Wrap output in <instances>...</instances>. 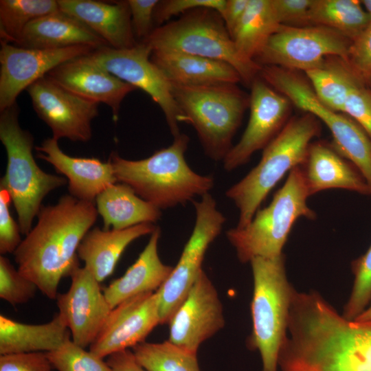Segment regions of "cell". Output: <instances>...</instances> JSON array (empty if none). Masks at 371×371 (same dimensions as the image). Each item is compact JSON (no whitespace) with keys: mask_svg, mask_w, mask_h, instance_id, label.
<instances>
[{"mask_svg":"<svg viewBox=\"0 0 371 371\" xmlns=\"http://www.w3.org/2000/svg\"><path fill=\"white\" fill-rule=\"evenodd\" d=\"M278 371H371V320H350L318 292L293 291Z\"/></svg>","mask_w":371,"mask_h":371,"instance_id":"cell-1","label":"cell"},{"mask_svg":"<svg viewBox=\"0 0 371 371\" xmlns=\"http://www.w3.org/2000/svg\"><path fill=\"white\" fill-rule=\"evenodd\" d=\"M98 215L94 203L70 194L54 205H43L36 225L13 253L18 271L56 300L61 279L79 267L78 248Z\"/></svg>","mask_w":371,"mask_h":371,"instance_id":"cell-2","label":"cell"},{"mask_svg":"<svg viewBox=\"0 0 371 371\" xmlns=\"http://www.w3.org/2000/svg\"><path fill=\"white\" fill-rule=\"evenodd\" d=\"M189 140L186 134L180 133L170 146L147 158L129 160L112 152L109 161L117 182L129 186L157 208L184 205L196 196L209 193L214 184L213 177L199 175L188 165L185 153Z\"/></svg>","mask_w":371,"mask_h":371,"instance_id":"cell-3","label":"cell"},{"mask_svg":"<svg viewBox=\"0 0 371 371\" xmlns=\"http://www.w3.org/2000/svg\"><path fill=\"white\" fill-rule=\"evenodd\" d=\"M319 131L317 120L310 113L292 118L263 149L259 163L226 191L239 212L236 227L247 225L283 176L304 163L311 141Z\"/></svg>","mask_w":371,"mask_h":371,"instance_id":"cell-4","label":"cell"},{"mask_svg":"<svg viewBox=\"0 0 371 371\" xmlns=\"http://www.w3.org/2000/svg\"><path fill=\"white\" fill-rule=\"evenodd\" d=\"M19 115L16 103L0 113V140L7 154L6 170L0 180V188L10 195L21 234L27 235L44 198L66 185L67 180L45 172L37 165L32 153L33 136L21 127Z\"/></svg>","mask_w":371,"mask_h":371,"instance_id":"cell-5","label":"cell"},{"mask_svg":"<svg viewBox=\"0 0 371 371\" xmlns=\"http://www.w3.org/2000/svg\"><path fill=\"white\" fill-rule=\"evenodd\" d=\"M170 85L181 122L194 127L208 157L223 161L233 146L232 139L249 106V97L236 84Z\"/></svg>","mask_w":371,"mask_h":371,"instance_id":"cell-6","label":"cell"},{"mask_svg":"<svg viewBox=\"0 0 371 371\" xmlns=\"http://www.w3.org/2000/svg\"><path fill=\"white\" fill-rule=\"evenodd\" d=\"M310 196L301 166L293 168L270 204L258 210L250 223L226 232V237L242 263L256 257L273 258L282 249L295 221L314 219L315 212L307 205Z\"/></svg>","mask_w":371,"mask_h":371,"instance_id":"cell-7","label":"cell"},{"mask_svg":"<svg viewBox=\"0 0 371 371\" xmlns=\"http://www.w3.org/2000/svg\"><path fill=\"white\" fill-rule=\"evenodd\" d=\"M249 263L254 291L249 346L260 353L261 371H278V355L286 333L294 288L287 278L283 254L273 258L256 257Z\"/></svg>","mask_w":371,"mask_h":371,"instance_id":"cell-8","label":"cell"},{"mask_svg":"<svg viewBox=\"0 0 371 371\" xmlns=\"http://www.w3.org/2000/svg\"><path fill=\"white\" fill-rule=\"evenodd\" d=\"M152 51H173L226 62L251 85L262 66L238 52L222 16L215 10L197 8L154 29L144 41Z\"/></svg>","mask_w":371,"mask_h":371,"instance_id":"cell-9","label":"cell"},{"mask_svg":"<svg viewBox=\"0 0 371 371\" xmlns=\"http://www.w3.org/2000/svg\"><path fill=\"white\" fill-rule=\"evenodd\" d=\"M195 223L182 254L166 282L156 291L160 324H168L203 271L202 264L210 245L220 234L225 216L217 209L214 197L207 193L192 201Z\"/></svg>","mask_w":371,"mask_h":371,"instance_id":"cell-10","label":"cell"},{"mask_svg":"<svg viewBox=\"0 0 371 371\" xmlns=\"http://www.w3.org/2000/svg\"><path fill=\"white\" fill-rule=\"evenodd\" d=\"M351 42L341 33L324 26L281 25L254 61L261 66L305 72L322 66L328 56L347 63Z\"/></svg>","mask_w":371,"mask_h":371,"instance_id":"cell-11","label":"cell"},{"mask_svg":"<svg viewBox=\"0 0 371 371\" xmlns=\"http://www.w3.org/2000/svg\"><path fill=\"white\" fill-rule=\"evenodd\" d=\"M260 78L298 108L324 122L333 136V147L344 157L353 160L367 150L369 138L363 128L344 113L322 103L311 85L289 69L262 66Z\"/></svg>","mask_w":371,"mask_h":371,"instance_id":"cell-12","label":"cell"},{"mask_svg":"<svg viewBox=\"0 0 371 371\" xmlns=\"http://www.w3.org/2000/svg\"><path fill=\"white\" fill-rule=\"evenodd\" d=\"M151 53L148 44L138 42L127 49L102 47L88 56L117 78L146 93L161 108L175 137L181 133L179 124L182 122V114L173 98L170 83L151 61Z\"/></svg>","mask_w":371,"mask_h":371,"instance_id":"cell-13","label":"cell"},{"mask_svg":"<svg viewBox=\"0 0 371 371\" xmlns=\"http://www.w3.org/2000/svg\"><path fill=\"white\" fill-rule=\"evenodd\" d=\"M27 91L37 115L50 128L52 138L80 142L91 139V122L98 115V103L71 92L47 75Z\"/></svg>","mask_w":371,"mask_h":371,"instance_id":"cell-14","label":"cell"},{"mask_svg":"<svg viewBox=\"0 0 371 371\" xmlns=\"http://www.w3.org/2000/svg\"><path fill=\"white\" fill-rule=\"evenodd\" d=\"M95 49L87 45L32 49L1 42L0 111L16 103V98L24 89L55 67Z\"/></svg>","mask_w":371,"mask_h":371,"instance_id":"cell-15","label":"cell"},{"mask_svg":"<svg viewBox=\"0 0 371 371\" xmlns=\"http://www.w3.org/2000/svg\"><path fill=\"white\" fill-rule=\"evenodd\" d=\"M168 324V341L194 353L224 327L222 302L203 270Z\"/></svg>","mask_w":371,"mask_h":371,"instance_id":"cell-16","label":"cell"},{"mask_svg":"<svg viewBox=\"0 0 371 371\" xmlns=\"http://www.w3.org/2000/svg\"><path fill=\"white\" fill-rule=\"evenodd\" d=\"M289 102L261 78L253 81L249 122L240 139L223 160L225 170L232 171L247 164L255 152L264 149L280 132L286 124Z\"/></svg>","mask_w":371,"mask_h":371,"instance_id":"cell-17","label":"cell"},{"mask_svg":"<svg viewBox=\"0 0 371 371\" xmlns=\"http://www.w3.org/2000/svg\"><path fill=\"white\" fill-rule=\"evenodd\" d=\"M69 277L71 286L67 292L58 294L56 304L71 340L85 348L96 339L112 308L100 282L85 267H76Z\"/></svg>","mask_w":371,"mask_h":371,"instance_id":"cell-18","label":"cell"},{"mask_svg":"<svg viewBox=\"0 0 371 371\" xmlns=\"http://www.w3.org/2000/svg\"><path fill=\"white\" fill-rule=\"evenodd\" d=\"M159 324L157 292L133 297L111 311L89 350L104 359L144 342Z\"/></svg>","mask_w":371,"mask_h":371,"instance_id":"cell-19","label":"cell"},{"mask_svg":"<svg viewBox=\"0 0 371 371\" xmlns=\"http://www.w3.org/2000/svg\"><path fill=\"white\" fill-rule=\"evenodd\" d=\"M88 55L60 65L47 76L85 99L108 105L111 109L113 119L116 122L122 100L137 89L98 65Z\"/></svg>","mask_w":371,"mask_h":371,"instance_id":"cell-20","label":"cell"},{"mask_svg":"<svg viewBox=\"0 0 371 371\" xmlns=\"http://www.w3.org/2000/svg\"><path fill=\"white\" fill-rule=\"evenodd\" d=\"M37 157L54 166L68 181L69 194L77 199L94 202L96 197L117 182L111 162L95 157H76L65 153L58 140L45 139L35 147Z\"/></svg>","mask_w":371,"mask_h":371,"instance_id":"cell-21","label":"cell"},{"mask_svg":"<svg viewBox=\"0 0 371 371\" xmlns=\"http://www.w3.org/2000/svg\"><path fill=\"white\" fill-rule=\"evenodd\" d=\"M301 168L310 196L332 188L371 195L370 187L356 166L324 142L311 143Z\"/></svg>","mask_w":371,"mask_h":371,"instance_id":"cell-22","label":"cell"},{"mask_svg":"<svg viewBox=\"0 0 371 371\" xmlns=\"http://www.w3.org/2000/svg\"><path fill=\"white\" fill-rule=\"evenodd\" d=\"M59 10L87 25L115 49L137 44L128 1L107 3L93 0H58Z\"/></svg>","mask_w":371,"mask_h":371,"instance_id":"cell-23","label":"cell"},{"mask_svg":"<svg viewBox=\"0 0 371 371\" xmlns=\"http://www.w3.org/2000/svg\"><path fill=\"white\" fill-rule=\"evenodd\" d=\"M160 235L161 229L157 227L135 262L103 290L112 309L133 297L157 291L169 277L173 267L163 263L159 258Z\"/></svg>","mask_w":371,"mask_h":371,"instance_id":"cell-24","label":"cell"},{"mask_svg":"<svg viewBox=\"0 0 371 371\" xmlns=\"http://www.w3.org/2000/svg\"><path fill=\"white\" fill-rule=\"evenodd\" d=\"M151 61L170 84L202 86L242 81L230 64L211 58L173 51H152Z\"/></svg>","mask_w":371,"mask_h":371,"instance_id":"cell-25","label":"cell"},{"mask_svg":"<svg viewBox=\"0 0 371 371\" xmlns=\"http://www.w3.org/2000/svg\"><path fill=\"white\" fill-rule=\"evenodd\" d=\"M157 226L150 223L139 224L124 229L94 227L82 238L78 256L99 282L113 272L126 248L135 240L151 234Z\"/></svg>","mask_w":371,"mask_h":371,"instance_id":"cell-26","label":"cell"},{"mask_svg":"<svg viewBox=\"0 0 371 371\" xmlns=\"http://www.w3.org/2000/svg\"><path fill=\"white\" fill-rule=\"evenodd\" d=\"M76 45L95 49L109 46L81 21L60 10L30 23L17 45L32 49H59Z\"/></svg>","mask_w":371,"mask_h":371,"instance_id":"cell-27","label":"cell"},{"mask_svg":"<svg viewBox=\"0 0 371 371\" xmlns=\"http://www.w3.org/2000/svg\"><path fill=\"white\" fill-rule=\"evenodd\" d=\"M71 339V333L58 313L52 320L32 324L0 315V355L48 352Z\"/></svg>","mask_w":371,"mask_h":371,"instance_id":"cell-28","label":"cell"},{"mask_svg":"<svg viewBox=\"0 0 371 371\" xmlns=\"http://www.w3.org/2000/svg\"><path fill=\"white\" fill-rule=\"evenodd\" d=\"M95 207L103 220L104 229H124L139 224L154 223L161 210L139 197L129 186L117 182L95 199Z\"/></svg>","mask_w":371,"mask_h":371,"instance_id":"cell-29","label":"cell"},{"mask_svg":"<svg viewBox=\"0 0 371 371\" xmlns=\"http://www.w3.org/2000/svg\"><path fill=\"white\" fill-rule=\"evenodd\" d=\"M280 25L272 0H249L232 38L239 54L245 59L254 61Z\"/></svg>","mask_w":371,"mask_h":371,"instance_id":"cell-30","label":"cell"},{"mask_svg":"<svg viewBox=\"0 0 371 371\" xmlns=\"http://www.w3.org/2000/svg\"><path fill=\"white\" fill-rule=\"evenodd\" d=\"M305 74L319 100L331 109L343 113L351 89L363 81L344 60L326 61Z\"/></svg>","mask_w":371,"mask_h":371,"instance_id":"cell-31","label":"cell"},{"mask_svg":"<svg viewBox=\"0 0 371 371\" xmlns=\"http://www.w3.org/2000/svg\"><path fill=\"white\" fill-rule=\"evenodd\" d=\"M309 22L334 30L351 41L370 23L361 1L354 0H313Z\"/></svg>","mask_w":371,"mask_h":371,"instance_id":"cell-32","label":"cell"},{"mask_svg":"<svg viewBox=\"0 0 371 371\" xmlns=\"http://www.w3.org/2000/svg\"><path fill=\"white\" fill-rule=\"evenodd\" d=\"M58 10L55 0H1V42L17 45L30 23Z\"/></svg>","mask_w":371,"mask_h":371,"instance_id":"cell-33","label":"cell"},{"mask_svg":"<svg viewBox=\"0 0 371 371\" xmlns=\"http://www.w3.org/2000/svg\"><path fill=\"white\" fill-rule=\"evenodd\" d=\"M139 364L146 371H201L197 353L168 340L161 343L142 342L132 348Z\"/></svg>","mask_w":371,"mask_h":371,"instance_id":"cell-34","label":"cell"},{"mask_svg":"<svg viewBox=\"0 0 371 371\" xmlns=\"http://www.w3.org/2000/svg\"><path fill=\"white\" fill-rule=\"evenodd\" d=\"M46 355L53 369L57 371H112L104 359L78 346L71 339Z\"/></svg>","mask_w":371,"mask_h":371,"instance_id":"cell-35","label":"cell"},{"mask_svg":"<svg viewBox=\"0 0 371 371\" xmlns=\"http://www.w3.org/2000/svg\"><path fill=\"white\" fill-rule=\"evenodd\" d=\"M351 269L354 282L342 315L354 320L371 301V244L364 254L352 261Z\"/></svg>","mask_w":371,"mask_h":371,"instance_id":"cell-36","label":"cell"},{"mask_svg":"<svg viewBox=\"0 0 371 371\" xmlns=\"http://www.w3.org/2000/svg\"><path fill=\"white\" fill-rule=\"evenodd\" d=\"M38 286L23 276L10 260L0 256V297L12 306L25 304L32 299Z\"/></svg>","mask_w":371,"mask_h":371,"instance_id":"cell-37","label":"cell"},{"mask_svg":"<svg viewBox=\"0 0 371 371\" xmlns=\"http://www.w3.org/2000/svg\"><path fill=\"white\" fill-rule=\"evenodd\" d=\"M226 0H164L159 1L154 12V23L164 25L171 17L197 8H208L216 11L221 16Z\"/></svg>","mask_w":371,"mask_h":371,"instance_id":"cell-38","label":"cell"},{"mask_svg":"<svg viewBox=\"0 0 371 371\" xmlns=\"http://www.w3.org/2000/svg\"><path fill=\"white\" fill-rule=\"evenodd\" d=\"M343 113L355 120L371 139V89L366 87L363 81L350 91Z\"/></svg>","mask_w":371,"mask_h":371,"instance_id":"cell-39","label":"cell"},{"mask_svg":"<svg viewBox=\"0 0 371 371\" xmlns=\"http://www.w3.org/2000/svg\"><path fill=\"white\" fill-rule=\"evenodd\" d=\"M12 199L5 189L0 188V253L13 254L22 240L18 223L10 211Z\"/></svg>","mask_w":371,"mask_h":371,"instance_id":"cell-40","label":"cell"},{"mask_svg":"<svg viewBox=\"0 0 371 371\" xmlns=\"http://www.w3.org/2000/svg\"><path fill=\"white\" fill-rule=\"evenodd\" d=\"M347 63L363 81L368 80L371 76V23L352 41Z\"/></svg>","mask_w":371,"mask_h":371,"instance_id":"cell-41","label":"cell"},{"mask_svg":"<svg viewBox=\"0 0 371 371\" xmlns=\"http://www.w3.org/2000/svg\"><path fill=\"white\" fill-rule=\"evenodd\" d=\"M313 0H272L280 25L303 27L311 25L309 11Z\"/></svg>","mask_w":371,"mask_h":371,"instance_id":"cell-42","label":"cell"},{"mask_svg":"<svg viewBox=\"0 0 371 371\" xmlns=\"http://www.w3.org/2000/svg\"><path fill=\"white\" fill-rule=\"evenodd\" d=\"M46 352L1 355L0 371H52Z\"/></svg>","mask_w":371,"mask_h":371,"instance_id":"cell-43","label":"cell"},{"mask_svg":"<svg viewBox=\"0 0 371 371\" xmlns=\"http://www.w3.org/2000/svg\"><path fill=\"white\" fill-rule=\"evenodd\" d=\"M158 0H128L135 38L145 41L153 32L154 12Z\"/></svg>","mask_w":371,"mask_h":371,"instance_id":"cell-44","label":"cell"},{"mask_svg":"<svg viewBox=\"0 0 371 371\" xmlns=\"http://www.w3.org/2000/svg\"><path fill=\"white\" fill-rule=\"evenodd\" d=\"M106 361L112 371H146L136 360L133 351L129 349L109 355Z\"/></svg>","mask_w":371,"mask_h":371,"instance_id":"cell-45","label":"cell"},{"mask_svg":"<svg viewBox=\"0 0 371 371\" xmlns=\"http://www.w3.org/2000/svg\"><path fill=\"white\" fill-rule=\"evenodd\" d=\"M249 0H226L222 18L231 37L242 19Z\"/></svg>","mask_w":371,"mask_h":371,"instance_id":"cell-46","label":"cell"},{"mask_svg":"<svg viewBox=\"0 0 371 371\" xmlns=\"http://www.w3.org/2000/svg\"><path fill=\"white\" fill-rule=\"evenodd\" d=\"M355 320L359 322L371 320V301L367 308Z\"/></svg>","mask_w":371,"mask_h":371,"instance_id":"cell-47","label":"cell"},{"mask_svg":"<svg viewBox=\"0 0 371 371\" xmlns=\"http://www.w3.org/2000/svg\"><path fill=\"white\" fill-rule=\"evenodd\" d=\"M361 3L368 14L370 21L371 23V0H363Z\"/></svg>","mask_w":371,"mask_h":371,"instance_id":"cell-48","label":"cell"},{"mask_svg":"<svg viewBox=\"0 0 371 371\" xmlns=\"http://www.w3.org/2000/svg\"><path fill=\"white\" fill-rule=\"evenodd\" d=\"M368 80L370 81V84H371V76L370 77V78L368 79Z\"/></svg>","mask_w":371,"mask_h":371,"instance_id":"cell-49","label":"cell"}]
</instances>
